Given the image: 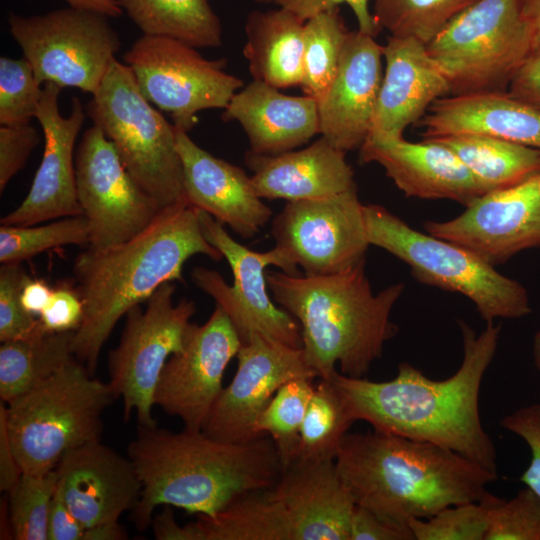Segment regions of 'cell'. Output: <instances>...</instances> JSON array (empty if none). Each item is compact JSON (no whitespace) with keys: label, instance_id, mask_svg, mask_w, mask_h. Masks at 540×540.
Instances as JSON below:
<instances>
[{"label":"cell","instance_id":"36","mask_svg":"<svg viewBox=\"0 0 540 540\" xmlns=\"http://www.w3.org/2000/svg\"><path fill=\"white\" fill-rule=\"evenodd\" d=\"M314 389L312 378L288 381L276 392L257 419L256 433L260 437H271L283 470L298 458L301 426Z\"/></svg>","mask_w":540,"mask_h":540},{"label":"cell","instance_id":"22","mask_svg":"<svg viewBox=\"0 0 540 540\" xmlns=\"http://www.w3.org/2000/svg\"><path fill=\"white\" fill-rule=\"evenodd\" d=\"M363 163L381 165L407 197L450 199L465 206L485 194L474 175L446 146L431 141L369 135L360 147Z\"/></svg>","mask_w":540,"mask_h":540},{"label":"cell","instance_id":"39","mask_svg":"<svg viewBox=\"0 0 540 540\" xmlns=\"http://www.w3.org/2000/svg\"><path fill=\"white\" fill-rule=\"evenodd\" d=\"M499 497L446 507L426 519L408 521L415 540H485Z\"/></svg>","mask_w":540,"mask_h":540},{"label":"cell","instance_id":"27","mask_svg":"<svg viewBox=\"0 0 540 540\" xmlns=\"http://www.w3.org/2000/svg\"><path fill=\"white\" fill-rule=\"evenodd\" d=\"M345 152L321 136L307 148L276 155L245 156L252 184L262 199L312 200L356 188Z\"/></svg>","mask_w":540,"mask_h":540},{"label":"cell","instance_id":"52","mask_svg":"<svg viewBox=\"0 0 540 540\" xmlns=\"http://www.w3.org/2000/svg\"><path fill=\"white\" fill-rule=\"evenodd\" d=\"M523 17L529 27L532 51L540 49V0H520Z\"/></svg>","mask_w":540,"mask_h":540},{"label":"cell","instance_id":"10","mask_svg":"<svg viewBox=\"0 0 540 540\" xmlns=\"http://www.w3.org/2000/svg\"><path fill=\"white\" fill-rule=\"evenodd\" d=\"M109 17L68 7L42 15L9 13V31L39 84L74 87L92 95L121 47Z\"/></svg>","mask_w":540,"mask_h":540},{"label":"cell","instance_id":"41","mask_svg":"<svg viewBox=\"0 0 540 540\" xmlns=\"http://www.w3.org/2000/svg\"><path fill=\"white\" fill-rule=\"evenodd\" d=\"M29 276L21 263L0 267V341L26 339L47 332L39 318L28 313L21 303L22 287Z\"/></svg>","mask_w":540,"mask_h":540},{"label":"cell","instance_id":"29","mask_svg":"<svg viewBox=\"0 0 540 540\" xmlns=\"http://www.w3.org/2000/svg\"><path fill=\"white\" fill-rule=\"evenodd\" d=\"M304 23L281 6L248 15L243 53L254 80L278 89L300 86Z\"/></svg>","mask_w":540,"mask_h":540},{"label":"cell","instance_id":"12","mask_svg":"<svg viewBox=\"0 0 540 540\" xmlns=\"http://www.w3.org/2000/svg\"><path fill=\"white\" fill-rule=\"evenodd\" d=\"M144 97L188 132L205 109H225L243 86L224 71L225 59L209 60L181 40L142 35L123 55Z\"/></svg>","mask_w":540,"mask_h":540},{"label":"cell","instance_id":"2","mask_svg":"<svg viewBox=\"0 0 540 540\" xmlns=\"http://www.w3.org/2000/svg\"><path fill=\"white\" fill-rule=\"evenodd\" d=\"M127 456L141 483L139 500L131 511L141 531L151 524L158 506L212 516L246 494L271 488L283 472L268 435L233 443L204 431L138 425Z\"/></svg>","mask_w":540,"mask_h":540},{"label":"cell","instance_id":"45","mask_svg":"<svg viewBox=\"0 0 540 540\" xmlns=\"http://www.w3.org/2000/svg\"><path fill=\"white\" fill-rule=\"evenodd\" d=\"M83 316V303L77 291L61 286L53 290L39 320L47 332L75 331Z\"/></svg>","mask_w":540,"mask_h":540},{"label":"cell","instance_id":"53","mask_svg":"<svg viewBox=\"0 0 540 540\" xmlns=\"http://www.w3.org/2000/svg\"><path fill=\"white\" fill-rule=\"evenodd\" d=\"M127 539L125 529L119 522H106L85 528L83 540H124Z\"/></svg>","mask_w":540,"mask_h":540},{"label":"cell","instance_id":"55","mask_svg":"<svg viewBox=\"0 0 540 540\" xmlns=\"http://www.w3.org/2000/svg\"><path fill=\"white\" fill-rule=\"evenodd\" d=\"M533 360L536 368L540 371V331L537 332L534 338Z\"/></svg>","mask_w":540,"mask_h":540},{"label":"cell","instance_id":"46","mask_svg":"<svg viewBox=\"0 0 540 540\" xmlns=\"http://www.w3.org/2000/svg\"><path fill=\"white\" fill-rule=\"evenodd\" d=\"M341 4H346L351 8L359 31L373 37L378 35L381 29L370 10L369 0H280L277 6L289 10L305 22L309 18L339 7Z\"/></svg>","mask_w":540,"mask_h":540},{"label":"cell","instance_id":"3","mask_svg":"<svg viewBox=\"0 0 540 540\" xmlns=\"http://www.w3.org/2000/svg\"><path fill=\"white\" fill-rule=\"evenodd\" d=\"M197 254L215 261L223 258L203 235L199 209L185 201L162 209L133 238L77 255L73 274L83 316L74 334V357L93 374L121 317L164 283L181 281L185 262Z\"/></svg>","mask_w":540,"mask_h":540},{"label":"cell","instance_id":"31","mask_svg":"<svg viewBox=\"0 0 540 540\" xmlns=\"http://www.w3.org/2000/svg\"><path fill=\"white\" fill-rule=\"evenodd\" d=\"M144 35L166 36L193 47L222 45V26L209 0H116Z\"/></svg>","mask_w":540,"mask_h":540},{"label":"cell","instance_id":"32","mask_svg":"<svg viewBox=\"0 0 540 540\" xmlns=\"http://www.w3.org/2000/svg\"><path fill=\"white\" fill-rule=\"evenodd\" d=\"M75 331L45 332L0 346V398L4 403L54 376L73 355Z\"/></svg>","mask_w":540,"mask_h":540},{"label":"cell","instance_id":"24","mask_svg":"<svg viewBox=\"0 0 540 540\" xmlns=\"http://www.w3.org/2000/svg\"><path fill=\"white\" fill-rule=\"evenodd\" d=\"M383 57L385 72L369 135L402 137L434 101L450 94V86L426 45L414 38L389 36Z\"/></svg>","mask_w":540,"mask_h":540},{"label":"cell","instance_id":"6","mask_svg":"<svg viewBox=\"0 0 540 540\" xmlns=\"http://www.w3.org/2000/svg\"><path fill=\"white\" fill-rule=\"evenodd\" d=\"M116 399L109 383L93 378L73 357L41 385L1 401L22 472L52 470L70 450L101 440L102 415Z\"/></svg>","mask_w":540,"mask_h":540},{"label":"cell","instance_id":"47","mask_svg":"<svg viewBox=\"0 0 540 540\" xmlns=\"http://www.w3.org/2000/svg\"><path fill=\"white\" fill-rule=\"evenodd\" d=\"M349 540H414L409 526L388 522L371 510L356 505L351 517Z\"/></svg>","mask_w":540,"mask_h":540},{"label":"cell","instance_id":"56","mask_svg":"<svg viewBox=\"0 0 540 540\" xmlns=\"http://www.w3.org/2000/svg\"><path fill=\"white\" fill-rule=\"evenodd\" d=\"M262 3H275L278 4L280 0H257Z\"/></svg>","mask_w":540,"mask_h":540},{"label":"cell","instance_id":"48","mask_svg":"<svg viewBox=\"0 0 540 540\" xmlns=\"http://www.w3.org/2000/svg\"><path fill=\"white\" fill-rule=\"evenodd\" d=\"M540 112V49L532 51L513 75L507 91Z\"/></svg>","mask_w":540,"mask_h":540},{"label":"cell","instance_id":"17","mask_svg":"<svg viewBox=\"0 0 540 540\" xmlns=\"http://www.w3.org/2000/svg\"><path fill=\"white\" fill-rule=\"evenodd\" d=\"M237 359L234 378L222 389L203 431L221 441L244 443L260 437L257 419L285 383L317 376L302 348L261 334L242 343Z\"/></svg>","mask_w":540,"mask_h":540},{"label":"cell","instance_id":"21","mask_svg":"<svg viewBox=\"0 0 540 540\" xmlns=\"http://www.w3.org/2000/svg\"><path fill=\"white\" fill-rule=\"evenodd\" d=\"M55 468L57 489L85 528L117 522L139 500L141 483L132 462L101 440L70 450Z\"/></svg>","mask_w":540,"mask_h":540},{"label":"cell","instance_id":"40","mask_svg":"<svg viewBox=\"0 0 540 540\" xmlns=\"http://www.w3.org/2000/svg\"><path fill=\"white\" fill-rule=\"evenodd\" d=\"M42 95L25 57L0 58V125H22L36 117Z\"/></svg>","mask_w":540,"mask_h":540},{"label":"cell","instance_id":"16","mask_svg":"<svg viewBox=\"0 0 540 540\" xmlns=\"http://www.w3.org/2000/svg\"><path fill=\"white\" fill-rule=\"evenodd\" d=\"M242 345L228 315L219 307L203 325L191 323L183 348L169 357L154 393V404L203 431L223 387L225 369Z\"/></svg>","mask_w":540,"mask_h":540},{"label":"cell","instance_id":"26","mask_svg":"<svg viewBox=\"0 0 540 540\" xmlns=\"http://www.w3.org/2000/svg\"><path fill=\"white\" fill-rule=\"evenodd\" d=\"M423 139L483 135L540 150V112L506 91L444 96L420 119Z\"/></svg>","mask_w":540,"mask_h":540},{"label":"cell","instance_id":"14","mask_svg":"<svg viewBox=\"0 0 540 540\" xmlns=\"http://www.w3.org/2000/svg\"><path fill=\"white\" fill-rule=\"evenodd\" d=\"M272 235L292 275H300L298 267L308 275L344 271L364 260L370 245L356 188L319 199L288 201L273 220Z\"/></svg>","mask_w":540,"mask_h":540},{"label":"cell","instance_id":"11","mask_svg":"<svg viewBox=\"0 0 540 540\" xmlns=\"http://www.w3.org/2000/svg\"><path fill=\"white\" fill-rule=\"evenodd\" d=\"M173 282L161 285L147 300L130 309L117 347L108 355V382L123 401L124 419L136 413L138 425L155 426L154 393L165 363L184 345L194 301L174 302Z\"/></svg>","mask_w":540,"mask_h":540},{"label":"cell","instance_id":"51","mask_svg":"<svg viewBox=\"0 0 540 540\" xmlns=\"http://www.w3.org/2000/svg\"><path fill=\"white\" fill-rule=\"evenodd\" d=\"M53 290L45 281L28 277L21 291L23 308L31 315L39 316L48 305Z\"/></svg>","mask_w":540,"mask_h":540},{"label":"cell","instance_id":"42","mask_svg":"<svg viewBox=\"0 0 540 540\" xmlns=\"http://www.w3.org/2000/svg\"><path fill=\"white\" fill-rule=\"evenodd\" d=\"M485 540H540V497L529 487L499 498Z\"/></svg>","mask_w":540,"mask_h":540},{"label":"cell","instance_id":"38","mask_svg":"<svg viewBox=\"0 0 540 540\" xmlns=\"http://www.w3.org/2000/svg\"><path fill=\"white\" fill-rule=\"evenodd\" d=\"M56 468L23 472L7 492L8 520L16 540H48V517L56 487Z\"/></svg>","mask_w":540,"mask_h":540},{"label":"cell","instance_id":"19","mask_svg":"<svg viewBox=\"0 0 540 540\" xmlns=\"http://www.w3.org/2000/svg\"><path fill=\"white\" fill-rule=\"evenodd\" d=\"M43 85L35 117L45 138L42 160L27 196L1 218V225L30 226L82 214L76 190L74 147L85 108L78 97H73L71 113L62 116L58 106L62 87L51 82Z\"/></svg>","mask_w":540,"mask_h":540},{"label":"cell","instance_id":"9","mask_svg":"<svg viewBox=\"0 0 540 540\" xmlns=\"http://www.w3.org/2000/svg\"><path fill=\"white\" fill-rule=\"evenodd\" d=\"M449 95L505 91L532 52L520 0H477L426 45Z\"/></svg>","mask_w":540,"mask_h":540},{"label":"cell","instance_id":"15","mask_svg":"<svg viewBox=\"0 0 540 540\" xmlns=\"http://www.w3.org/2000/svg\"><path fill=\"white\" fill-rule=\"evenodd\" d=\"M78 202L89 224L87 248L102 250L125 242L148 227L162 209L137 184L113 143L94 125L75 153Z\"/></svg>","mask_w":540,"mask_h":540},{"label":"cell","instance_id":"37","mask_svg":"<svg viewBox=\"0 0 540 540\" xmlns=\"http://www.w3.org/2000/svg\"><path fill=\"white\" fill-rule=\"evenodd\" d=\"M90 230L81 215L60 218L44 225L0 227V262L21 263L43 251L65 245H89Z\"/></svg>","mask_w":540,"mask_h":540},{"label":"cell","instance_id":"5","mask_svg":"<svg viewBox=\"0 0 540 540\" xmlns=\"http://www.w3.org/2000/svg\"><path fill=\"white\" fill-rule=\"evenodd\" d=\"M266 281L273 300L299 322L305 359L320 379L337 365L343 375L364 377L398 331L390 317L404 284L374 294L365 259L327 275L266 272Z\"/></svg>","mask_w":540,"mask_h":540},{"label":"cell","instance_id":"34","mask_svg":"<svg viewBox=\"0 0 540 540\" xmlns=\"http://www.w3.org/2000/svg\"><path fill=\"white\" fill-rule=\"evenodd\" d=\"M349 31L339 7L305 21L300 82L304 95L318 101L328 90L336 75Z\"/></svg>","mask_w":540,"mask_h":540},{"label":"cell","instance_id":"33","mask_svg":"<svg viewBox=\"0 0 540 540\" xmlns=\"http://www.w3.org/2000/svg\"><path fill=\"white\" fill-rule=\"evenodd\" d=\"M354 422L333 383L329 379H320L301 426L297 459L335 461L340 444Z\"/></svg>","mask_w":540,"mask_h":540},{"label":"cell","instance_id":"30","mask_svg":"<svg viewBox=\"0 0 540 540\" xmlns=\"http://www.w3.org/2000/svg\"><path fill=\"white\" fill-rule=\"evenodd\" d=\"M449 148L474 175L485 192L519 184L540 173V150L483 135H451L431 139Z\"/></svg>","mask_w":540,"mask_h":540},{"label":"cell","instance_id":"4","mask_svg":"<svg viewBox=\"0 0 540 540\" xmlns=\"http://www.w3.org/2000/svg\"><path fill=\"white\" fill-rule=\"evenodd\" d=\"M335 464L356 505L402 526L481 501L498 477L449 449L375 429L348 432Z\"/></svg>","mask_w":540,"mask_h":540},{"label":"cell","instance_id":"23","mask_svg":"<svg viewBox=\"0 0 540 540\" xmlns=\"http://www.w3.org/2000/svg\"><path fill=\"white\" fill-rule=\"evenodd\" d=\"M176 144L187 201L243 238L257 234L272 210L255 192L251 177L240 167L211 155L177 128Z\"/></svg>","mask_w":540,"mask_h":540},{"label":"cell","instance_id":"50","mask_svg":"<svg viewBox=\"0 0 540 540\" xmlns=\"http://www.w3.org/2000/svg\"><path fill=\"white\" fill-rule=\"evenodd\" d=\"M22 473L11 446L5 416L0 410V490L8 492Z\"/></svg>","mask_w":540,"mask_h":540},{"label":"cell","instance_id":"28","mask_svg":"<svg viewBox=\"0 0 540 540\" xmlns=\"http://www.w3.org/2000/svg\"><path fill=\"white\" fill-rule=\"evenodd\" d=\"M222 119L240 123L250 151L256 154L292 151L319 133L318 105L314 98L285 95L258 80L234 94Z\"/></svg>","mask_w":540,"mask_h":540},{"label":"cell","instance_id":"20","mask_svg":"<svg viewBox=\"0 0 540 540\" xmlns=\"http://www.w3.org/2000/svg\"><path fill=\"white\" fill-rule=\"evenodd\" d=\"M383 46L358 29L349 31L336 75L317 101L319 133L337 149L360 148L371 131L382 82Z\"/></svg>","mask_w":540,"mask_h":540},{"label":"cell","instance_id":"13","mask_svg":"<svg viewBox=\"0 0 540 540\" xmlns=\"http://www.w3.org/2000/svg\"><path fill=\"white\" fill-rule=\"evenodd\" d=\"M199 220L205 239L227 260L233 284L228 285L217 271L195 267L192 271L195 285L228 315L242 343L253 334H261L302 348L299 324L269 296L266 267L273 265L292 275L282 253L276 247L263 253L246 248L227 233L223 224L200 209Z\"/></svg>","mask_w":540,"mask_h":540},{"label":"cell","instance_id":"35","mask_svg":"<svg viewBox=\"0 0 540 540\" xmlns=\"http://www.w3.org/2000/svg\"><path fill=\"white\" fill-rule=\"evenodd\" d=\"M477 0H373L372 14L379 28L394 37L414 38L423 44L462 10Z\"/></svg>","mask_w":540,"mask_h":540},{"label":"cell","instance_id":"8","mask_svg":"<svg viewBox=\"0 0 540 540\" xmlns=\"http://www.w3.org/2000/svg\"><path fill=\"white\" fill-rule=\"evenodd\" d=\"M364 221L370 245L404 261L420 282L465 295L485 321L530 313L526 289L470 250L421 233L380 205H364Z\"/></svg>","mask_w":540,"mask_h":540},{"label":"cell","instance_id":"18","mask_svg":"<svg viewBox=\"0 0 540 540\" xmlns=\"http://www.w3.org/2000/svg\"><path fill=\"white\" fill-rule=\"evenodd\" d=\"M426 233L460 245L492 266L540 246V173L487 192L448 221H427Z\"/></svg>","mask_w":540,"mask_h":540},{"label":"cell","instance_id":"43","mask_svg":"<svg viewBox=\"0 0 540 540\" xmlns=\"http://www.w3.org/2000/svg\"><path fill=\"white\" fill-rule=\"evenodd\" d=\"M500 425L528 445L530 464L520 476V481L540 497V403L516 409L504 416Z\"/></svg>","mask_w":540,"mask_h":540},{"label":"cell","instance_id":"44","mask_svg":"<svg viewBox=\"0 0 540 540\" xmlns=\"http://www.w3.org/2000/svg\"><path fill=\"white\" fill-rule=\"evenodd\" d=\"M40 136L30 124L0 125V191L25 166Z\"/></svg>","mask_w":540,"mask_h":540},{"label":"cell","instance_id":"7","mask_svg":"<svg viewBox=\"0 0 540 540\" xmlns=\"http://www.w3.org/2000/svg\"><path fill=\"white\" fill-rule=\"evenodd\" d=\"M86 112L113 143L133 179L161 209L187 201L176 127L144 97L125 63L111 61Z\"/></svg>","mask_w":540,"mask_h":540},{"label":"cell","instance_id":"49","mask_svg":"<svg viewBox=\"0 0 540 540\" xmlns=\"http://www.w3.org/2000/svg\"><path fill=\"white\" fill-rule=\"evenodd\" d=\"M85 527L73 515L56 487L48 517V540H83Z\"/></svg>","mask_w":540,"mask_h":540},{"label":"cell","instance_id":"25","mask_svg":"<svg viewBox=\"0 0 540 540\" xmlns=\"http://www.w3.org/2000/svg\"><path fill=\"white\" fill-rule=\"evenodd\" d=\"M273 487L288 507L294 540H349L356 504L335 461L297 459Z\"/></svg>","mask_w":540,"mask_h":540},{"label":"cell","instance_id":"54","mask_svg":"<svg viewBox=\"0 0 540 540\" xmlns=\"http://www.w3.org/2000/svg\"><path fill=\"white\" fill-rule=\"evenodd\" d=\"M70 7L89 10L110 17H119L123 11L116 0H64Z\"/></svg>","mask_w":540,"mask_h":540},{"label":"cell","instance_id":"1","mask_svg":"<svg viewBox=\"0 0 540 540\" xmlns=\"http://www.w3.org/2000/svg\"><path fill=\"white\" fill-rule=\"evenodd\" d=\"M463 359L444 380H432L409 363L383 382L354 378L336 370L329 379L352 417L373 429L428 442L454 451L497 473L495 445L483 427L479 411L480 387L498 346L500 325L488 321L477 334L459 320Z\"/></svg>","mask_w":540,"mask_h":540}]
</instances>
